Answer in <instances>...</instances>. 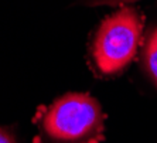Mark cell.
<instances>
[{"label": "cell", "instance_id": "cell-1", "mask_svg": "<svg viewBox=\"0 0 157 143\" xmlns=\"http://www.w3.org/2000/svg\"><path fill=\"white\" fill-rule=\"evenodd\" d=\"M34 143H101L105 115L98 99L71 92L43 105L34 115Z\"/></svg>", "mask_w": 157, "mask_h": 143}, {"label": "cell", "instance_id": "cell-2", "mask_svg": "<svg viewBox=\"0 0 157 143\" xmlns=\"http://www.w3.org/2000/svg\"><path fill=\"white\" fill-rule=\"evenodd\" d=\"M144 20L136 7L122 6L101 23L92 41L91 55L102 75H117L133 61L142 44Z\"/></svg>", "mask_w": 157, "mask_h": 143}, {"label": "cell", "instance_id": "cell-3", "mask_svg": "<svg viewBox=\"0 0 157 143\" xmlns=\"http://www.w3.org/2000/svg\"><path fill=\"white\" fill-rule=\"evenodd\" d=\"M142 63L144 72L157 88V26L149 31L143 44Z\"/></svg>", "mask_w": 157, "mask_h": 143}, {"label": "cell", "instance_id": "cell-4", "mask_svg": "<svg viewBox=\"0 0 157 143\" xmlns=\"http://www.w3.org/2000/svg\"><path fill=\"white\" fill-rule=\"evenodd\" d=\"M85 6H119V4H130L139 0H79Z\"/></svg>", "mask_w": 157, "mask_h": 143}, {"label": "cell", "instance_id": "cell-5", "mask_svg": "<svg viewBox=\"0 0 157 143\" xmlns=\"http://www.w3.org/2000/svg\"><path fill=\"white\" fill-rule=\"evenodd\" d=\"M0 143H20V142H18V139L11 130L0 126Z\"/></svg>", "mask_w": 157, "mask_h": 143}]
</instances>
